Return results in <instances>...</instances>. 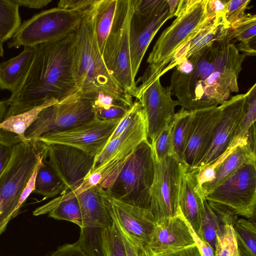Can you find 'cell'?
Returning a JSON list of instances; mask_svg holds the SVG:
<instances>
[{"mask_svg":"<svg viewBox=\"0 0 256 256\" xmlns=\"http://www.w3.org/2000/svg\"><path fill=\"white\" fill-rule=\"evenodd\" d=\"M8 106L7 100H0V123L4 120Z\"/></svg>","mask_w":256,"mask_h":256,"instance_id":"f5cc1de1","label":"cell"},{"mask_svg":"<svg viewBox=\"0 0 256 256\" xmlns=\"http://www.w3.org/2000/svg\"><path fill=\"white\" fill-rule=\"evenodd\" d=\"M153 158L154 176L149 209L158 223L180 212V180L182 172L188 166L174 155L166 156L159 161L153 154Z\"/></svg>","mask_w":256,"mask_h":256,"instance_id":"8fae6325","label":"cell"},{"mask_svg":"<svg viewBox=\"0 0 256 256\" xmlns=\"http://www.w3.org/2000/svg\"><path fill=\"white\" fill-rule=\"evenodd\" d=\"M246 56L238 50L229 30L183 58L170 78L179 105L194 111L218 106L228 100L239 90L238 78Z\"/></svg>","mask_w":256,"mask_h":256,"instance_id":"6da1fadb","label":"cell"},{"mask_svg":"<svg viewBox=\"0 0 256 256\" xmlns=\"http://www.w3.org/2000/svg\"><path fill=\"white\" fill-rule=\"evenodd\" d=\"M220 111V106L194 110L192 128L184 156V162L188 167H196L208 150Z\"/></svg>","mask_w":256,"mask_h":256,"instance_id":"ffe728a7","label":"cell"},{"mask_svg":"<svg viewBox=\"0 0 256 256\" xmlns=\"http://www.w3.org/2000/svg\"><path fill=\"white\" fill-rule=\"evenodd\" d=\"M102 235L106 256H127L120 230L114 221L111 227L104 230Z\"/></svg>","mask_w":256,"mask_h":256,"instance_id":"8d00e7d4","label":"cell"},{"mask_svg":"<svg viewBox=\"0 0 256 256\" xmlns=\"http://www.w3.org/2000/svg\"><path fill=\"white\" fill-rule=\"evenodd\" d=\"M48 214L49 217L58 220L72 222L81 228L82 221L80 208L76 196L67 191L36 208L34 212L35 216Z\"/></svg>","mask_w":256,"mask_h":256,"instance_id":"484cf974","label":"cell"},{"mask_svg":"<svg viewBox=\"0 0 256 256\" xmlns=\"http://www.w3.org/2000/svg\"><path fill=\"white\" fill-rule=\"evenodd\" d=\"M146 140V119L142 106L124 132L108 142L94 157L91 170L76 191L80 193L96 184L108 191L135 149Z\"/></svg>","mask_w":256,"mask_h":256,"instance_id":"5b68a950","label":"cell"},{"mask_svg":"<svg viewBox=\"0 0 256 256\" xmlns=\"http://www.w3.org/2000/svg\"><path fill=\"white\" fill-rule=\"evenodd\" d=\"M95 116L93 100L78 94L42 110L24 133L26 140L64 131L92 120Z\"/></svg>","mask_w":256,"mask_h":256,"instance_id":"7c38bea8","label":"cell"},{"mask_svg":"<svg viewBox=\"0 0 256 256\" xmlns=\"http://www.w3.org/2000/svg\"><path fill=\"white\" fill-rule=\"evenodd\" d=\"M118 229L124 244L127 256H139L134 247L127 236L119 228Z\"/></svg>","mask_w":256,"mask_h":256,"instance_id":"816d5d0a","label":"cell"},{"mask_svg":"<svg viewBox=\"0 0 256 256\" xmlns=\"http://www.w3.org/2000/svg\"><path fill=\"white\" fill-rule=\"evenodd\" d=\"M13 146L0 142V176L6 168L11 158Z\"/></svg>","mask_w":256,"mask_h":256,"instance_id":"681fc988","label":"cell"},{"mask_svg":"<svg viewBox=\"0 0 256 256\" xmlns=\"http://www.w3.org/2000/svg\"><path fill=\"white\" fill-rule=\"evenodd\" d=\"M39 164L38 165V166L36 168L34 171V172L32 176H31L30 180H28V182L27 183L26 187L24 189V190L20 195V196L18 200V204L16 206V210H15V212L14 213V218L16 217L18 215L20 209L21 208L22 206H23L24 204L28 198L29 196L32 192H33V191L34 190L35 179H36V174L37 173V170H38Z\"/></svg>","mask_w":256,"mask_h":256,"instance_id":"f6af8a7d","label":"cell"},{"mask_svg":"<svg viewBox=\"0 0 256 256\" xmlns=\"http://www.w3.org/2000/svg\"><path fill=\"white\" fill-rule=\"evenodd\" d=\"M96 4L76 30L73 63L76 93L82 98L94 100L99 92H104L130 107L134 103L132 96L125 92L110 74L100 50L94 30Z\"/></svg>","mask_w":256,"mask_h":256,"instance_id":"3957f363","label":"cell"},{"mask_svg":"<svg viewBox=\"0 0 256 256\" xmlns=\"http://www.w3.org/2000/svg\"><path fill=\"white\" fill-rule=\"evenodd\" d=\"M214 256H239L234 226L222 225L216 236Z\"/></svg>","mask_w":256,"mask_h":256,"instance_id":"e575fe53","label":"cell"},{"mask_svg":"<svg viewBox=\"0 0 256 256\" xmlns=\"http://www.w3.org/2000/svg\"><path fill=\"white\" fill-rule=\"evenodd\" d=\"M58 102L56 99L49 100L29 110L4 118L0 123V142L13 146L27 140L24 133L39 113L46 108Z\"/></svg>","mask_w":256,"mask_h":256,"instance_id":"d4e9b609","label":"cell"},{"mask_svg":"<svg viewBox=\"0 0 256 256\" xmlns=\"http://www.w3.org/2000/svg\"><path fill=\"white\" fill-rule=\"evenodd\" d=\"M104 189L96 184L80 192L76 196L80 208L82 227L106 229L114 221L102 198Z\"/></svg>","mask_w":256,"mask_h":256,"instance_id":"cb8c5ba5","label":"cell"},{"mask_svg":"<svg viewBox=\"0 0 256 256\" xmlns=\"http://www.w3.org/2000/svg\"><path fill=\"white\" fill-rule=\"evenodd\" d=\"M256 144H253L248 135L242 143L210 165L214 170L213 178L208 183L200 186L204 196L230 177L242 166L256 161Z\"/></svg>","mask_w":256,"mask_h":256,"instance_id":"7402d4cb","label":"cell"},{"mask_svg":"<svg viewBox=\"0 0 256 256\" xmlns=\"http://www.w3.org/2000/svg\"><path fill=\"white\" fill-rule=\"evenodd\" d=\"M18 6L30 8H41L50 4L52 0H13Z\"/></svg>","mask_w":256,"mask_h":256,"instance_id":"f907efd6","label":"cell"},{"mask_svg":"<svg viewBox=\"0 0 256 256\" xmlns=\"http://www.w3.org/2000/svg\"><path fill=\"white\" fill-rule=\"evenodd\" d=\"M34 52V47H24L16 56L0 62V90L14 92L27 70Z\"/></svg>","mask_w":256,"mask_h":256,"instance_id":"4316f807","label":"cell"},{"mask_svg":"<svg viewBox=\"0 0 256 256\" xmlns=\"http://www.w3.org/2000/svg\"><path fill=\"white\" fill-rule=\"evenodd\" d=\"M122 118L102 120L95 116L75 127L44 134L38 140L48 144H58L73 146L95 157L106 146Z\"/></svg>","mask_w":256,"mask_h":256,"instance_id":"2e32d148","label":"cell"},{"mask_svg":"<svg viewBox=\"0 0 256 256\" xmlns=\"http://www.w3.org/2000/svg\"><path fill=\"white\" fill-rule=\"evenodd\" d=\"M130 108L122 105H115L108 110H94L95 116L102 120L122 118Z\"/></svg>","mask_w":256,"mask_h":256,"instance_id":"60d3db41","label":"cell"},{"mask_svg":"<svg viewBox=\"0 0 256 256\" xmlns=\"http://www.w3.org/2000/svg\"><path fill=\"white\" fill-rule=\"evenodd\" d=\"M154 176L152 146L146 140L135 149L108 192L126 203L149 208Z\"/></svg>","mask_w":256,"mask_h":256,"instance_id":"ba28073f","label":"cell"},{"mask_svg":"<svg viewBox=\"0 0 256 256\" xmlns=\"http://www.w3.org/2000/svg\"><path fill=\"white\" fill-rule=\"evenodd\" d=\"M115 105H122L130 108L122 101L110 94L102 92H99L93 100L94 110L98 109L108 110Z\"/></svg>","mask_w":256,"mask_h":256,"instance_id":"7bdbcfd3","label":"cell"},{"mask_svg":"<svg viewBox=\"0 0 256 256\" xmlns=\"http://www.w3.org/2000/svg\"><path fill=\"white\" fill-rule=\"evenodd\" d=\"M4 54L3 42L0 40V57H2Z\"/></svg>","mask_w":256,"mask_h":256,"instance_id":"11a10c76","label":"cell"},{"mask_svg":"<svg viewBox=\"0 0 256 256\" xmlns=\"http://www.w3.org/2000/svg\"><path fill=\"white\" fill-rule=\"evenodd\" d=\"M46 158V155L39 164L33 191L34 193L42 195L44 199L66 192L64 184L48 164Z\"/></svg>","mask_w":256,"mask_h":256,"instance_id":"4dcf8cb0","label":"cell"},{"mask_svg":"<svg viewBox=\"0 0 256 256\" xmlns=\"http://www.w3.org/2000/svg\"><path fill=\"white\" fill-rule=\"evenodd\" d=\"M21 24L19 6L13 0H0V40L11 39Z\"/></svg>","mask_w":256,"mask_h":256,"instance_id":"836d02e7","label":"cell"},{"mask_svg":"<svg viewBox=\"0 0 256 256\" xmlns=\"http://www.w3.org/2000/svg\"><path fill=\"white\" fill-rule=\"evenodd\" d=\"M148 256H202L196 244L174 251L157 254Z\"/></svg>","mask_w":256,"mask_h":256,"instance_id":"7dc6e473","label":"cell"},{"mask_svg":"<svg viewBox=\"0 0 256 256\" xmlns=\"http://www.w3.org/2000/svg\"><path fill=\"white\" fill-rule=\"evenodd\" d=\"M188 224L190 228L195 244L201 254V256H214V250L212 248L203 238L198 236L194 231L188 223Z\"/></svg>","mask_w":256,"mask_h":256,"instance_id":"bcb514c9","label":"cell"},{"mask_svg":"<svg viewBox=\"0 0 256 256\" xmlns=\"http://www.w3.org/2000/svg\"><path fill=\"white\" fill-rule=\"evenodd\" d=\"M137 86L135 97L141 104L147 122L148 138L154 144L162 131L173 120L178 100L172 98L170 86H164L160 78L142 82Z\"/></svg>","mask_w":256,"mask_h":256,"instance_id":"9a60e30c","label":"cell"},{"mask_svg":"<svg viewBox=\"0 0 256 256\" xmlns=\"http://www.w3.org/2000/svg\"><path fill=\"white\" fill-rule=\"evenodd\" d=\"M98 0H60L58 7L64 9L88 13Z\"/></svg>","mask_w":256,"mask_h":256,"instance_id":"ab89813d","label":"cell"},{"mask_svg":"<svg viewBox=\"0 0 256 256\" xmlns=\"http://www.w3.org/2000/svg\"><path fill=\"white\" fill-rule=\"evenodd\" d=\"M243 111L236 132L229 148L232 150L242 143L246 138L249 130L256 124V84H254L246 93Z\"/></svg>","mask_w":256,"mask_h":256,"instance_id":"d6a6232c","label":"cell"},{"mask_svg":"<svg viewBox=\"0 0 256 256\" xmlns=\"http://www.w3.org/2000/svg\"><path fill=\"white\" fill-rule=\"evenodd\" d=\"M256 161L242 166L233 174L206 194V199L236 214L250 218L256 216Z\"/></svg>","mask_w":256,"mask_h":256,"instance_id":"4fadbf2b","label":"cell"},{"mask_svg":"<svg viewBox=\"0 0 256 256\" xmlns=\"http://www.w3.org/2000/svg\"><path fill=\"white\" fill-rule=\"evenodd\" d=\"M195 242L181 210L176 216L156 223L146 250V256L174 251Z\"/></svg>","mask_w":256,"mask_h":256,"instance_id":"d6986e66","label":"cell"},{"mask_svg":"<svg viewBox=\"0 0 256 256\" xmlns=\"http://www.w3.org/2000/svg\"><path fill=\"white\" fill-rule=\"evenodd\" d=\"M133 0H118L117 7L102 58L110 74L126 93L134 96L137 84L132 78L129 29Z\"/></svg>","mask_w":256,"mask_h":256,"instance_id":"52a82bcc","label":"cell"},{"mask_svg":"<svg viewBox=\"0 0 256 256\" xmlns=\"http://www.w3.org/2000/svg\"><path fill=\"white\" fill-rule=\"evenodd\" d=\"M44 256H88L76 242L66 244Z\"/></svg>","mask_w":256,"mask_h":256,"instance_id":"ee69618b","label":"cell"},{"mask_svg":"<svg viewBox=\"0 0 256 256\" xmlns=\"http://www.w3.org/2000/svg\"><path fill=\"white\" fill-rule=\"evenodd\" d=\"M129 40L130 66L135 80L144 55L162 26L174 16L167 0H133Z\"/></svg>","mask_w":256,"mask_h":256,"instance_id":"30bf717a","label":"cell"},{"mask_svg":"<svg viewBox=\"0 0 256 256\" xmlns=\"http://www.w3.org/2000/svg\"><path fill=\"white\" fill-rule=\"evenodd\" d=\"M230 26L224 16H212L176 52L164 70V74L230 30Z\"/></svg>","mask_w":256,"mask_h":256,"instance_id":"603a6c76","label":"cell"},{"mask_svg":"<svg viewBox=\"0 0 256 256\" xmlns=\"http://www.w3.org/2000/svg\"><path fill=\"white\" fill-rule=\"evenodd\" d=\"M88 13L58 7L43 10L24 22L8 46L34 47L60 39L75 32Z\"/></svg>","mask_w":256,"mask_h":256,"instance_id":"9c48e42d","label":"cell"},{"mask_svg":"<svg viewBox=\"0 0 256 256\" xmlns=\"http://www.w3.org/2000/svg\"><path fill=\"white\" fill-rule=\"evenodd\" d=\"M76 32L60 39L34 46V52L19 85L7 99L5 118L76 93L73 74Z\"/></svg>","mask_w":256,"mask_h":256,"instance_id":"7a4b0ae2","label":"cell"},{"mask_svg":"<svg viewBox=\"0 0 256 256\" xmlns=\"http://www.w3.org/2000/svg\"><path fill=\"white\" fill-rule=\"evenodd\" d=\"M117 4L118 0H98L95 4L94 30L102 56L112 26Z\"/></svg>","mask_w":256,"mask_h":256,"instance_id":"f546056e","label":"cell"},{"mask_svg":"<svg viewBox=\"0 0 256 256\" xmlns=\"http://www.w3.org/2000/svg\"><path fill=\"white\" fill-rule=\"evenodd\" d=\"M194 116V111H189L182 108L176 113L172 122V139L174 154L182 162L184 153L190 136Z\"/></svg>","mask_w":256,"mask_h":256,"instance_id":"f1b7e54d","label":"cell"},{"mask_svg":"<svg viewBox=\"0 0 256 256\" xmlns=\"http://www.w3.org/2000/svg\"><path fill=\"white\" fill-rule=\"evenodd\" d=\"M228 0H208L207 10L208 14L226 16Z\"/></svg>","mask_w":256,"mask_h":256,"instance_id":"c3c4849f","label":"cell"},{"mask_svg":"<svg viewBox=\"0 0 256 256\" xmlns=\"http://www.w3.org/2000/svg\"><path fill=\"white\" fill-rule=\"evenodd\" d=\"M46 161L67 191L77 190L93 166L94 156L68 145L46 144Z\"/></svg>","mask_w":256,"mask_h":256,"instance_id":"e0dca14e","label":"cell"},{"mask_svg":"<svg viewBox=\"0 0 256 256\" xmlns=\"http://www.w3.org/2000/svg\"><path fill=\"white\" fill-rule=\"evenodd\" d=\"M102 198L112 219L127 236L139 256H146V248L156 224L150 210L118 200L105 190Z\"/></svg>","mask_w":256,"mask_h":256,"instance_id":"5bb4252c","label":"cell"},{"mask_svg":"<svg viewBox=\"0 0 256 256\" xmlns=\"http://www.w3.org/2000/svg\"><path fill=\"white\" fill-rule=\"evenodd\" d=\"M205 211L202 226V236L214 250L216 236L220 232L222 224L209 206L206 199Z\"/></svg>","mask_w":256,"mask_h":256,"instance_id":"d590c367","label":"cell"},{"mask_svg":"<svg viewBox=\"0 0 256 256\" xmlns=\"http://www.w3.org/2000/svg\"><path fill=\"white\" fill-rule=\"evenodd\" d=\"M230 35L232 42H238L236 45L238 50L246 56L256 54V15L245 14L233 24L230 30Z\"/></svg>","mask_w":256,"mask_h":256,"instance_id":"83f0119b","label":"cell"},{"mask_svg":"<svg viewBox=\"0 0 256 256\" xmlns=\"http://www.w3.org/2000/svg\"><path fill=\"white\" fill-rule=\"evenodd\" d=\"M208 0H180L174 14L176 19L156 41L147 60L148 66L138 80L160 78L172 57L213 16L208 12Z\"/></svg>","mask_w":256,"mask_h":256,"instance_id":"277c9868","label":"cell"},{"mask_svg":"<svg viewBox=\"0 0 256 256\" xmlns=\"http://www.w3.org/2000/svg\"><path fill=\"white\" fill-rule=\"evenodd\" d=\"M250 2V0H228L226 19L230 26L245 14Z\"/></svg>","mask_w":256,"mask_h":256,"instance_id":"f35d334b","label":"cell"},{"mask_svg":"<svg viewBox=\"0 0 256 256\" xmlns=\"http://www.w3.org/2000/svg\"><path fill=\"white\" fill-rule=\"evenodd\" d=\"M46 149L47 144L38 140L13 146L10 162L0 176V234L14 218L20 195Z\"/></svg>","mask_w":256,"mask_h":256,"instance_id":"8992f818","label":"cell"},{"mask_svg":"<svg viewBox=\"0 0 256 256\" xmlns=\"http://www.w3.org/2000/svg\"><path fill=\"white\" fill-rule=\"evenodd\" d=\"M172 122L160 133L155 142L152 144L153 154L158 160L174 155L172 139Z\"/></svg>","mask_w":256,"mask_h":256,"instance_id":"74e56055","label":"cell"},{"mask_svg":"<svg viewBox=\"0 0 256 256\" xmlns=\"http://www.w3.org/2000/svg\"><path fill=\"white\" fill-rule=\"evenodd\" d=\"M168 2L170 7V12L172 14L174 15V14L176 10V6H178V3L179 2L178 0H167Z\"/></svg>","mask_w":256,"mask_h":256,"instance_id":"db71d44e","label":"cell"},{"mask_svg":"<svg viewBox=\"0 0 256 256\" xmlns=\"http://www.w3.org/2000/svg\"><path fill=\"white\" fill-rule=\"evenodd\" d=\"M246 96V93L237 94L220 105V114L211 144L196 168L212 164L229 151L242 115Z\"/></svg>","mask_w":256,"mask_h":256,"instance_id":"ac0fdd59","label":"cell"},{"mask_svg":"<svg viewBox=\"0 0 256 256\" xmlns=\"http://www.w3.org/2000/svg\"><path fill=\"white\" fill-rule=\"evenodd\" d=\"M234 229L239 256H256V216L250 218H238Z\"/></svg>","mask_w":256,"mask_h":256,"instance_id":"1f68e13d","label":"cell"},{"mask_svg":"<svg viewBox=\"0 0 256 256\" xmlns=\"http://www.w3.org/2000/svg\"><path fill=\"white\" fill-rule=\"evenodd\" d=\"M208 203L222 225L230 224L232 226H234L236 222L238 219V216L221 205L212 202H208Z\"/></svg>","mask_w":256,"mask_h":256,"instance_id":"b9f144b4","label":"cell"},{"mask_svg":"<svg viewBox=\"0 0 256 256\" xmlns=\"http://www.w3.org/2000/svg\"><path fill=\"white\" fill-rule=\"evenodd\" d=\"M198 172L197 168L188 166L183 172L180 188L179 206L192 229L202 237L201 231L206 198L198 184Z\"/></svg>","mask_w":256,"mask_h":256,"instance_id":"44dd1931","label":"cell"}]
</instances>
